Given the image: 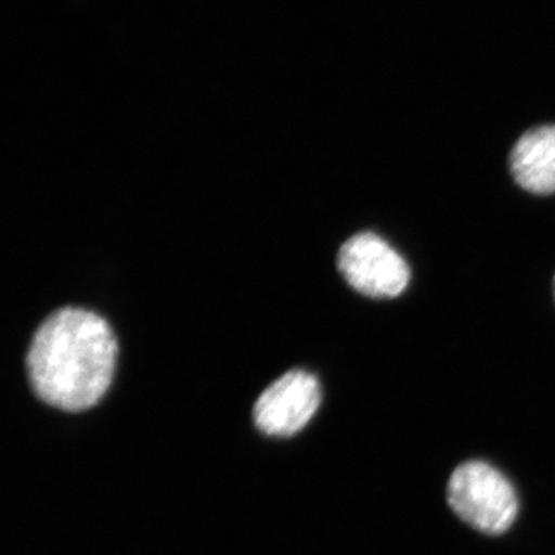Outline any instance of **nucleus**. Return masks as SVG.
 <instances>
[{
  "label": "nucleus",
  "mask_w": 555,
  "mask_h": 555,
  "mask_svg": "<svg viewBox=\"0 0 555 555\" xmlns=\"http://www.w3.org/2000/svg\"><path fill=\"white\" fill-rule=\"evenodd\" d=\"M338 269L350 286L371 298H396L411 281L404 258L372 232L358 233L343 244Z\"/></svg>",
  "instance_id": "3"
},
{
  "label": "nucleus",
  "mask_w": 555,
  "mask_h": 555,
  "mask_svg": "<svg viewBox=\"0 0 555 555\" xmlns=\"http://www.w3.org/2000/svg\"><path fill=\"white\" fill-rule=\"evenodd\" d=\"M320 404L321 386L315 375L294 369L258 397L255 425L269 437H292L309 425Z\"/></svg>",
  "instance_id": "4"
},
{
  "label": "nucleus",
  "mask_w": 555,
  "mask_h": 555,
  "mask_svg": "<svg viewBox=\"0 0 555 555\" xmlns=\"http://www.w3.org/2000/svg\"><path fill=\"white\" fill-rule=\"evenodd\" d=\"M118 341L104 318L65 308L51 313L36 332L27 372L36 396L67 412L100 403L115 375Z\"/></svg>",
  "instance_id": "1"
},
{
  "label": "nucleus",
  "mask_w": 555,
  "mask_h": 555,
  "mask_svg": "<svg viewBox=\"0 0 555 555\" xmlns=\"http://www.w3.org/2000/svg\"><path fill=\"white\" fill-rule=\"evenodd\" d=\"M517 184L535 195L555 193V126L526 131L511 152Z\"/></svg>",
  "instance_id": "5"
},
{
  "label": "nucleus",
  "mask_w": 555,
  "mask_h": 555,
  "mask_svg": "<svg viewBox=\"0 0 555 555\" xmlns=\"http://www.w3.org/2000/svg\"><path fill=\"white\" fill-rule=\"evenodd\" d=\"M448 502L465 524L485 534H503L516 521V489L499 469L485 462H467L449 478Z\"/></svg>",
  "instance_id": "2"
},
{
  "label": "nucleus",
  "mask_w": 555,
  "mask_h": 555,
  "mask_svg": "<svg viewBox=\"0 0 555 555\" xmlns=\"http://www.w3.org/2000/svg\"><path fill=\"white\" fill-rule=\"evenodd\" d=\"M554 291H555V278H554Z\"/></svg>",
  "instance_id": "6"
}]
</instances>
